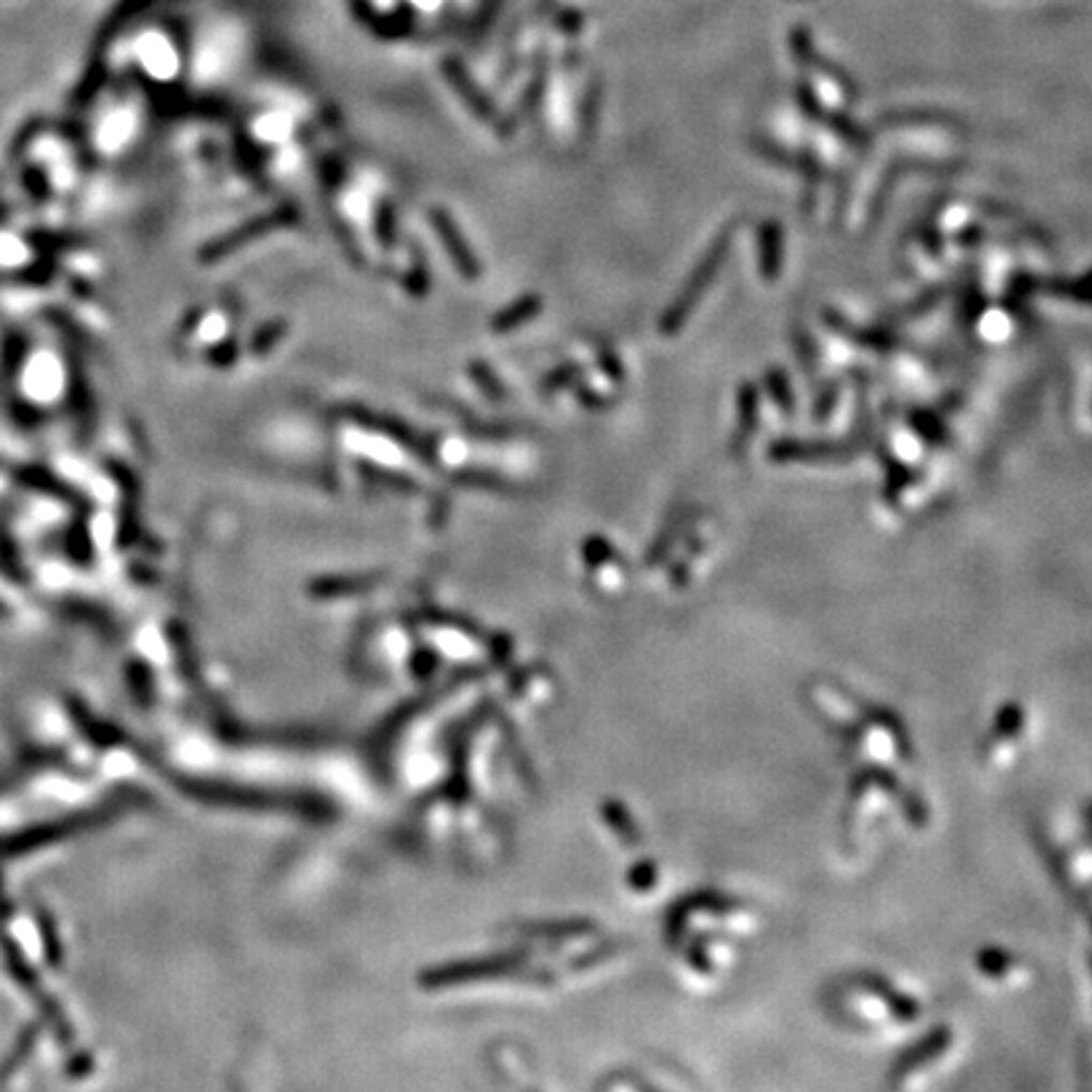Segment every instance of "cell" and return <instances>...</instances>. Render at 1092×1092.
<instances>
[{
  "label": "cell",
  "instance_id": "1",
  "mask_svg": "<svg viewBox=\"0 0 1092 1092\" xmlns=\"http://www.w3.org/2000/svg\"><path fill=\"white\" fill-rule=\"evenodd\" d=\"M729 249H731V230H723V234L714 241V245L703 253L699 266H695L693 273H690L686 286H683L678 296L673 299V304L665 309L663 316H660V324H658L660 334L675 336L683 327H686L690 314H693L695 306L701 304L703 294H706L708 286L714 284L716 273H718V269H721L723 256Z\"/></svg>",
  "mask_w": 1092,
  "mask_h": 1092
},
{
  "label": "cell",
  "instance_id": "2",
  "mask_svg": "<svg viewBox=\"0 0 1092 1092\" xmlns=\"http://www.w3.org/2000/svg\"><path fill=\"white\" fill-rule=\"evenodd\" d=\"M430 223H433L435 234H438L443 249L448 251V256H450V260H453L458 273H461L463 279L481 276V264H478L476 253L470 251L468 241L463 238L461 228H458V223L453 221V215L443 208H433L430 210Z\"/></svg>",
  "mask_w": 1092,
  "mask_h": 1092
},
{
  "label": "cell",
  "instance_id": "3",
  "mask_svg": "<svg viewBox=\"0 0 1092 1092\" xmlns=\"http://www.w3.org/2000/svg\"><path fill=\"white\" fill-rule=\"evenodd\" d=\"M541 306H544L541 296H537V294L521 296V299L513 301L511 306H506L504 312H498L496 316H493L491 329L496 334H509V332H513V329L524 327L526 321H532L534 316H539Z\"/></svg>",
  "mask_w": 1092,
  "mask_h": 1092
},
{
  "label": "cell",
  "instance_id": "4",
  "mask_svg": "<svg viewBox=\"0 0 1092 1092\" xmlns=\"http://www.w3.org/2000/svg\"><path fill=\"white\" fill-rule=\"evenodd\" d=\"M470 377L476 379L478 387H481V392L485 394V398L493 400V403H502V400L506 398V387L502 385V379L496 377V372H493L489 364L485 362H470Z\"/></svg>",
  "mask_w": 1092,
  "mask_h": 1092
},
{
  "label": "cell",
  "instance_id": "5",
  "mask_svg": "<svg viewBox=\"0 0 1092 1092\" xmlns=\"http://www.w3.org/2000/svg\"><path fill=\"white\" fill-rule=\"evenodd\" d=\"M753 410H757V400H753V392L749 387H744L742 398H738V420H742V425H738V433L734 435V440H731V453L734 455H738V450L744 448L746 433H751Z\"/></svg>",
  "mask_w": 1092,
  "mask_h": 1092
},
{
  "label": "cell",
  "instance_id": "6",
  "mask_svg": "<svg viewBox=\"0 0 1092 1092\" xmlns=\"http://www.w3.org/2000/svg\"><path fill=\"white\" fill-rule=\"evenodd\" d=\"M580 375H582L580 364H565V368L549 372V375L541 379V392L554 394L556 390H562V387L572 385L574 379H580Z\"/></svg>",
  "mask_w": 1092,
  "mask_h": 1092
},
{
  "label": "cell",
  "instance_id": "7",
  "mask_svg": "<svg viewBox=\"0 0 1092 1092\" xmlns=\"http://www.w3.org/2000/svg\"><path fill=\"white\" fill-rule=\"evenodd\" d=\"M377 234L379 241H383L385 249H392L394 245V210L390 203H385L377 213Z\"/></svg>",
  "mask_w": 1092,
  "mask_h": 1092
},
{
  "label": "cell",
  "instance_id": "8",
  "mask_svg": "<svg viewBox=\"0 0 1092 1092\" xmlns=\"http://www.w3.org/2000/svg\"><path fill=\"white\" fill-rule=\"evenodd\" d=\"M600 364H602V370H604V372H608V375H610L612 379H615V383H623L625 372H623V368H619L617 357H615V355H612V351H610V349H608V351H604V349L600 351Z\"/></svg>",
  "mask_w": 1092,
  "mask_h": 1092
},
{
  "label": "cell",
  "instance_id": "9",
  "mask_svg": "<svg viewBox=\"0 0 1092 1092\" xmlns=\"http://www.w3.org/2000/svg\"><path fill=\"white\" fill-rule=\"evenodd\" d=\"M580 400H582V403H595V407H602V405H604V403H602V400H600V398H597V394H595V392H589V390H587V392H584V390H580Z\"/></svg>",
  "mask_w": 1092,
  "mask_h": 1092
}]
</instances>
